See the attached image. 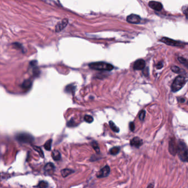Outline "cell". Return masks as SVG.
<instances>
[{
    "label": "cell",
    "mask_w": 188,
    "mask_h": 188,
    "mask_svg": "<svg viewBox=\"0 0 188 188\" xmlns=\"http://www.w3.org/2000/svg\"><path fill=\"white\" fill-rule=\"evenodd\" d=\"M89 67L93 70L101 71H110L114 68V66L111 64L105 62L91 63L89 64Z\"/></svg>",
    "instance_id": "cell-1"
},
{
    "label": "cell",
    "mask_w": 188,
    "mask_h": 188,
    "mask_svg": "<svg viewBox=\"0 0 188 188\" xmlns=\"http://www.w3.org/2000/svg\"><path fill=\"white\" fill-rule=\"evenodd\" d=\"M186 79L183 76H178L176 77L172 85V91L173 92H176L181 90L186 85Z\"/></svg>",
    "instance_id": "cell-2"
},
{
    "label": "cell",
    "mask_w": 188,
    "mask_h": 188,
    "mask_svg": "<svg viewBox=\"0 0 188 188\" xmlns=\"http://www.w3.org/2000/svg\"><path fill=\"white\" fill-rule=\"evenodd\" d=\"M179 157L183 162H188V149L186 148L185 144L183 142H180L178 146V152Z\"/></svg>",
    "instance_id": "cell-3"
},
{
    "label": "cell",
    "mask_w": 188,
    "mask_h": 188,
    "mask_svg": "<svg viewBox=\"0 0 188 188\" xmlns=\"http://www.w3.org/2000/svg\"><path fill=\"white\" fill-rule=\"evenodd\" d=\"M16 139L18 142H21V143H31L34 141V138L32 135L26 133H21L18 134L16 136Z\"/></svg>",
    "instance_id": "cell-4"
},
{
    "label": "cell",
    "mask_w": 188,
    "mask_h": 188,
    "mask_svg": "<svg viewBox=\"0 0 188 188\" xmlns=\"http://www.w3.org/2000/svg\"><path fill=\"white\" fill-rule=\"evenodd\" d=\"M161 41L162 43L166 44L168 45H170V46H183L184 45H185V44L183 43V42H181V41H176V40H175L173 39L166 38V37L162 38L161 39Z\"/></svg>",
    "instance_id": "cell-5"
},
{
    "label": "cell",
    "mask_w": 188,
    "mask_h": 188,
    "mask_svg": "<svg viewBox=\"0 0 188 188\" xmlns=\"http://www.w3.org/2000/svg\"><path fill=\"white\" fill-rule=\"evenodd\" d=\"M110 167L108 166H106L104 167L103 168H102L100 171H99L97 173H96V176L98 178H105L109 176V174L110 173Z\"/></svg>",
    "instance_id": "cell-6"
},
{
    "label": "cell",
    "mask_w": 188,
    "mask_h": 188,
    "mask_svg": "<svg viewBox=\"0 0 188 188\" xmlns=\"http://www.w3.org/2000/svg\"><path fill=\"white\" fill-rule=\"evenodd\" d=\"M127 22L131 24H139L141 21V17L137 15L131 14L128 16L126 18Z\"/></svg>",
    "instance_id": "cell-7"
},
{
    "label": "cell",
    "mask_w": 188,
    "mask_h": 188,
    "mask_svg": "<svg viewBox=\"0 0 188 188\" xmlns=\"http://www.w3.org/2000/svg\"><path fill=\"white\" fill-rule=\"evenodd\" d=\"M148 6L150 8L157 11H160L163 8V5L161 3L154 1H151L149 2Z\"/></svg>",
    "instance_id": "cell-8"
},
{
    "label": "cell",
    "mask_w": 188,
    "mask_h": 188,
    "mask_svg": "<svg viewBox=\"0 0 188 188\" xmlns=\"http://www.w3.org/2000/svg\"><path fill=\"white\" fill-rule=\"evenodd\" d=\"M146 66L145 61L142 59H139L136 61L134 65V69L135 70H142L144 69Z\"/></svg>",
    "instance_id": "cell-9"
},
{
    "label": "cell",
    "mask_w": 188,
    "mask_h": 188,
    "mask_svg": "<svg viewBox=\"0 0 188 188\" xmlns=\"http://www.w3.org/2000/svg\"><path fill=\"white\" fill-rule=\"evenodd\" d=\"M68 20L66 19H63L62 21L59 22V23L56 24L55 26V31L56 32H60L63 31L68 24Z\"/></svg>",
    "instance_id": "cell-10"
},
{
    "label": "cell",
    "mask_w": 188,
    "mask_h": 188,
    "mask_svg": "<svg viewBox=\"0 0 188 188\" xmlns=\"http://www.w3.org/2000/svg\"><path fill=\"white\" fill-rule=\"evenodd\" d=\"M169 151L171 154L173 156H175L178 152V146H176L173 140H171L169 142Z\"/></svg>",
    "instance_id": "cell-11"
},
{
    "label": "cell",
    "mask_w": 188,
    "mask_h": 188,
    "mask_svg": "<svg viewBox=\"0 0 188 188\" xmlns=\"http://www.w3.org/2000/svg\"><path fill=\"white\" fill-rule=\"evenodd\" d=\"M143 144V141L140 138L135 137L131 140L130 145L133 147L139 148Z\"/></svg>",
    "instance_id": "cell-12"
},
{
    "label": "cell",
    "mask_w": 188,
    "mask_h": 188,
    "mask_svg": "<svg viewBox=\"0 0 188 188\" xmlns=\"http://www.w3.org/2000/svg\"><path fill=\"white\" fill-rule=\"evenodd\" d=\"M44 171L45 173L49 175H50L53 173L55 171V166L53 163H48L44 167Z\"/></svg>",
    "instance_id": "cell-13"
},
{
    "label": "cell",
    "mask_w": 188,
    "mask_h": 188,
    "mask_svg": "<svg viewBox=\"0 0 188 188\" xmlns=\"http://www.w3.org/2000/svg\"><path fill=\"white\" fill-rule=\"evenodd\" d=\"M51 156L54 161H59L61 158L60 153L58 150H54L51 153Z\"/></svg>",
    "instance_id": "cell-14"
},
{
    "label": "cell",
    "mask_w": 188,
    "mask_h": 188,
    "mask_svg": "<svg viewBox=\"0 0 188 188\" xmlns=\"http://www.w3.org/2000/svg\"><path fill=\"white\" fill-rule=\"evenodd\" d=\"M32 85V82L30 80H25L23 83H22V87L23 89L26 90L30 89Z\"/></svg>",
    "instance_id": "cell-15"
},
{
    "label": "cell",
    "mask_w": 188,
    "mask_h": 188,
    "mask_svg": "<svg viewBox=\"0 0 188 188\" xmlns=\"http://www.w3.org/2000/svg\"><path fill=\"white\" fill-rule=\"evenodd\" d=\"M61 174L63 176V177H66V176H68L70 174L74 173V171L70 169H63L61 171Z\"/></svg>",
    "instance_id": "cell-16"
},
{
    "label": "cell",
    "mask_w": 188,
    "mask_h": 188,
    "mask_svg": "<svg viewBox=\"0 0 188 188\" xmlns=\"http://www.w3.org/2000/svg\"><path fill=\"white\" fill-rule=\"evenodd\" d=\"M120 147H114L113 148H111V149L109 151V153L111 154V155H116L117 154H118L119 152L120 151Z\"/></svg>",
    "instance_id": "cell-17"
},
{
    "label": "cell",
    "mask_w": 188,
    "mask_h": 188,
    "mask_svg": "<svg viewBox=\"0 0 188 188\" xmlns=\"http://www.w3.org/2000/svg\"><path fill=\"white\" fill-rule=\"evenodd\" d=\"M109 126H110V127L111 128V130L114 131V132H115V133H119V131H120L119 128L118 127H117L115 124L112 121H109Z\"/></svg>",
    "instance_id": "cell-18"
},
{
    "label": "cell",
    "mask_w": 188,
    "mask_h": 188,
    "mask_svg": "<svg viewBox=\"0 0 188 188\" xmlns=\"http://www.w3.org/2000/svg\"><path fill=\"white\" fill-rule=\"evenodd\" d=\"M52 142H53L52 139H49L45 143V144L44 145V147L45 150H47V151H50Z\"/></svg>",
    "instance_id": "cell-19"
},
{
    "label": "cell",
    "mask_w": 188,
    "mask_h": 188,
    "mask_svg": "<svg viewBox=\"0 0 188 188\" xmlns=\"http://www.w3.org/2000/svg\"><path fill=\"white\" fill-rule=\"evenodd\" d=\"M178 60L180 63L183 64L184 66L188 68V60L182 57H179Z\"/></svg>",
    "instance_id": "cell-20"
},
{
    "label": "cell",
    "mask_w": 188,
    "mask_h": 188,
    "mask_svg": "<svg viewBox=\"0 0 188 188\" xmlns=\"http://www.w3.org/2000/svg\"><path fill=\"white\" fill-rule=\"evenodd\" d=\"M75 86L73 85H69L67 86L65 88V91L68 93H71L75 91Z\"/></svg>",
    "instance_id": "cell-21"
},
{
    "label": "cell",
    "mask_w": 188,
    "mask_h": 188,
    "mask_svg": "<svg viewBox=\"0 0 188 188\" xmlns=\"http://www.w3.org/2000/svg\"><path fill=\"white\" fill-rule=\"evenodd\" d=\"M92 146L93 147V148H94L95 151H96V153H99V152H100V149H99L98 144V143H97L96 141H93L92 142Z\"/></svg>",
    "instance_id": "cell-22"
},
{
    "label": "cell",
    "mask_w": 188,
    "mask_h": 188,
    "mask_svg": "<svg viewBox=\"0 0 188 188\" xmlns=\"http://www.w3.org/2000/svg\"><path fill=\"white\" fill-rule=\"evenodd\" d=\"M84 120L87 123H91L93 121L94 119L92 116L89 115H86L84 116Z\"/></svg>",
    "instance_id": "cell-23"
},
{
    "label": "cell",
    "mask_w": 188,
    "mask_h": 188,
    "mask_svg": "<svg viewBox=\"0 0 188 188\" xmlns=\"http://www.w3.org/2000/svg\"><path fill=\"white\" fill-rule=\"evenodd\" d=\"M145 116H146V111L144 110H142L140 111L139 115V118L141 121L144 120L145 119Z\"/></svg>",
    "instance_id": "cell-24"
},
{
    "label": "cell",
    "mask_w": 188,
    "mask_h": 188,
    "mask_svg": "<svg viewBox=\"0 0 188 188\" xmlns=\"http://www.w3.org/2000/svg\"><path fill=\"white\" fill-rule=\"evenodd\" d=\"M38 187L41 188H47L48 186V184L45 181H41L39 182L38 184V186H37Z\"/></svg>",
    "instance_id": "cell-25"
},
{
    "label": "cell",
    "mask_w": 188,
    "mask_h": 188,
    "mask_svg": "<svg viewBox=\"0 0 188 188\" xmlns=\"http://www.w3.org/2000/svg\"><path fill=\"white\" fill-rule=\"evenodd\" d=\"M182 11H183L184 14L186 16V19H188V5L183 6L182 8Z\"/></svg>",
    "instance_id": "cell-26"
},
{
    "label": "cell",
    "mask_w": 188,
    "mask_h": 188,
    "mask_svg": "<svg viewBox=\"0 0 188 188\" xmlns=\"http://www.w3.org/2000/svg\"><path fill=\"white\" fill-rule=\"evenodd\" d=\"M171 70L174 73H181V68L176 66H173L171 68Z\"/></svg>",
    "instance_id": "cell-27"
},
{
    "label": "cell",
    "mask_w": 188,
    "mask_h": 188,
    "mask_svg": "<svg viewBox=\"0 0 188 188\" xmlns=\"http://www.w3.org/2000/svg\"><path fill=\"white\" fill-rule=\"evenodd\" d=\"M33 148H34V149L35 150H36L37 152H38L39 153V154L41 156L42 158H43L44 157V154L43 152V151L41 150V148H40V147H37V146H33Z\"/></svg>",
    "instance_id": "cell-28"
},
{
    "label": "cell",
    "mask_w": 188,
    "mask_h": 188,
    "mask_svg": "<svg viewBox=\"0 0 188 188\" xmlns=\"http://www.w3.org/2000/svg\"><path fill=\"white\" fill-rule=\"evenodd\" d=\"M129 128H130V130L131 131H134V130H135V124H134V123H133V122H131L129 124Z\"/></svg>",
    "instance_id": "cell-29"
},
{
    "label": "cell",
    "mask_w": 188,
    "mask_h": 188,
    "mask_svg": "<svg viewBox=\"0 0 188 188\" xmlns=\"http://www.w3.org/2000/svg\"><path fill=\"white\" fill-rule=\"evenodd\" d=\"M163 67V63L162 62H159V63H158L157 66H156V68L158 69H161Z\"/></svg>",
    "instance_id": "cell-30"
},
{
    "label": "cell",
    "mask_w": 188,
    "mask_h": 188,
    "mask_svg": "<svg viewBox=\"0 0 188 188\" xmlns=\"http://www.w3.org/2000/svg\"><path fill=\"white\" fill-rule=\"evenodd\" d=\"M178 99L179 102H180V103H183L185 101V99L183 98H179Z\"/></svg>",
    "instance_id": "cell-31"
},
{
    "label": "cell",
    "mask_w": 188,
    "mask_h": 188,
    "mask_svg": "<svg viewBox=\"0 0 188 188\" xmlns=\"http://www.w3.org/2000/svg\"><path fill=\"white\" fill-rule=\"evenodd\" d=\"M148 187H153V185H152V184H151L150 186H148Z\"/></svg>",
    "instance_id": "cell-32"
},
{
    "label": "cell",
    "mask_w": 188,
    "mask_h": 188,
    "mask_svg": "<svg viewBox=\"0 0 188 188\" xmlns=\"http://www.w3.org/2000/svg\"></svg>",
    "instance_id": "cell-33"
}]
</instances>
